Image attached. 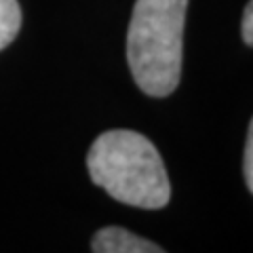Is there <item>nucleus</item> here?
<instances>
[{"label": "nucleus", "mask_w": 253, "mask_h": 253, "mask_svg": "<svg viewBox=\"0 0 253 253\" xmlns=\"http://www.w3.org/2000/svg\"><path fill=\"white\" fill-rule=\"evenodd\" d=\"M21 28V6L17 0H0V51L6 49Z\"/></svg>", "instance_id": "nucleus-4"}, {"label": "nucleus", "mask_w": 253, "mask_h": 253, "mask_svg": "<svg viewBox=\"0 0 253 253\" xmlns=\"http://www.w3.org/2000/svg\"><path fill=\"white\" fill-rule=\"evenodd\" d=\"M243 173L247 188L253 194V118L249 123V133H247V144H245V161H243Z\"/></svg>", "instance_id": "nucleus-5"}, {"label": "nucleus", "mask_w": 253, "mask_h": 253, "mask_svg": "<svg viewBox=\"0 0 253 253\" xmlns=\"http://www.w3.org/2000/svg\"><path fill=\"white\" fill-rule=\"evenodd\" d=\"M241 32H243V41L249 46H253V0H249L247 6H245V11H243Z\"/></svg>", "instance_id": "nucleus-6"}, {"label": "nucleus", "mask_w": 253, "mask_h": 253, "mask_svg": "<svg viewBox=\"0 0 253 253\" xmlns=\"http://www.w3.org/2000/svg\"><path fill=\"white\" fill-rule=\"evenodd\" d=\"M188 0H137L126 32L131 74L150 97H167L181 76V36Z\"/></svg>", "instance_id": "nucleus-2"}, {"label": "nucleus", "mask_w": 253, "mask_h": 253, "mask_svg": "<svg viewBox=\"0 0 253 253\" xmlns=\"http://www.w3.org/2000/svg\"><path fill=\"white\" fill-rule=\"evenodd\" d=\"M91 249L95 253H163V247L133 234L125 228L108 226L93 236Z\"/></svg>", "instance_id": "nucleus-3"}, {"label": "nucleus", "mask_w": 253, "mask_h": 253, "mask_svg": "<svg viewBox=\"0 0 253 253\" xmlns=\"http://www.w3.org/2000/svg\"><path fill=\"white\" fill-rule=\"evenodd\" d=\"M86 167L95 186L131 207L161 209L171 199L163 158L137 131L116 129L99 135L89 150Z\"/></svg>", "instance_id": "nucleus-1"}]
</instances>
